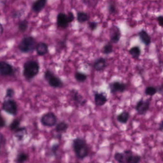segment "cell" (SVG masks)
Masks as SVG:
<instances>
[{
	"mask_svg": "<svg viewBox=\"0 0 163 163\" xmlns=\"http://www.w3.org/2000/svg\"><path fill=\"white\" fill-rule=\"evenodd\" d=\"M39 71L40 65L38 61L30 60L24 64L23 75L26 80H30L38 74Z\"/></svg>",
	"mask_w": 163,
	"mask_h": 163,
	"instance_id": "obj_1",
	"label": "cell"
},
{
	"mask_svg": "<svg viewBox=\"0 0 163 163\" xmlns=\"http://www.w3.org/2000/svg\"><path fill=\"white\" fill-rule=\"evenodd\" d=\"M73 149L77 158L84 159L88 153V146L84 139L76 138L73 141Z\"/></svg>",
	"mask_w": 163,
	"mask_h": 163,
	"instance_id": "obj_2",
	"label": "cell"
},
{
	"mask_svg": "<svg viewBox=\"0 0 163 163\" xmlns=\"http://www.w3.org/2000/svg\"><path fill=\"white\" fill-rule=\"evenodd\" d=\"M37 43L35 38L32 36L25 37L18 45V49L23 53H28L36 49Z\"/></svg>",
	"mask_w": 163,
	"mask_h": 163,
	"instance_id": "obj_3",
	"label": "cell"
},
{
	"mask_svg": "<svg viewBox=\"0 0 163 163\" xmlns=\"http://www.w3.org/2000/svg\"><path fill=\"white\" fill-rule=\"evenodd\" d=\"M44 77L46 80L47 81L49 85L54 88H60L63 86L62 80L60 77L49 69L46 70L44 72Z\"/></svg>",
	"mask_w": 163,
	"mask_h": 163,
	"instance_id": "obj_4",
	"label": "cell"
},
{
	"mask_svg": "<svg viewBox=\"0 0 163 163\" xmlns=\"http://www.w3.org/2000/svg\"><path fill=\"white\" fill-rule=\"evenodd\" d=\"M2 109L9 114L15 115L18 111V106L15 101L12 99H7L3 102Z\"/></svg>",
	"mask_w": 163,
	"mask_h": 163,
	"instance_id": "obj_5",
	"label": "cell"
},
{
	"mask_svg": "<svg viewBox=\"0 0 163 163\" xmlns=\"http://www.w3.org/2000/svg\"><path fill=\"white\" fill-rule=\"evenodd\" d=\"M58 118L55 113L49 112L42 116L41 123L42 125L47 127H53L57 125Z\"/></svg>",
	"mask_w": 163,
	"mask_h": 163,
	"instance_id": "obj_6",
	"label": "cell"
},
{
	"mask_svg": "<svg viewBox=\"0 0 163 163\" xmlns=\"http://www.w3.org/2000/svg\"><path fill=\"white\" fill-rule=\"evenodd\" d=\"M15 69L12 65L5 61L0 62V74L3 77L13 76L15 74Z\"/></svg>",
	"mask_w": 163,
	"mask_h": 163,
	"instance_id": "obj_7",
	"label": "cell"
},
{
	"mask_svg": "<svg viewBox=\"0 0 163 163\" xmlns=\"http://www.w3.org/2000/svg\"><path fill=\"white\" fill-rule=\"evenodd\" d=\"M150 102L148 100H140L136 106V110L139 114L143 115L147 113L149 109Z\"/></svg>",
	"mask_w": 163,
	"mask_h": 163,
	"instance_id": "obj_8",
	"label": "cell"
},
{
	"mask_svg": "<svg viewBox=\"0 0 163 163\" xmlns=\"http://www.w3.org/2000/svg\"><path fill=\"white\" fill-rule=\"evenodd\" d=\"M109 88L111 93L115 94L116 93L123 92L126 89L127 86L125 83L114 82L110 83Z\"/></svg>",
	"mask_w": 163,
	"mask_h": 163,
	"instance_id": "obj_9",
	"label": "cell"
},
{
	"mask_svg": "<svg viewBox=\"0 0 163 163\" xmlns=\"http://www.w3.org/2000/svg\"><path fill=\"white\" fill-rule=\"evenodd\" d=\"M69 24L66 14L61 12L57 15V25L58 28L65 29L68 27Z\"/></svg>",
	"mask_w": 163,
	"mask_h": 163,
	"instance_id": "obj_10",
	"label": "cell"
},
{
	"mask_svg": "<svg viewBox=\"0 0 163 163\" xmlns=\"http://www.w3.org/2000/svg\"><path fill=\"white\" fill-rule=\"evenodd\" d=\"M94 102L97 106H102L107 102L108 99L106 94L103 92L94 93Z\"/></svg>",
	"mask_w": 163,
	"mask_h": 163,
	"instance_id": "obj_11",
	"label": "cell"
},
{
	"mask_svg": "<svg viewBox=\"0 0 163 163\" xmlns=\"http://www.w3.org/2000/svg\"><path fill=\"white\" fill-rule=\"evenodd\" d=\"M9 127L10 130L14 131V133L18 134V136L19 135V134H21L23 132L24 133V131H26L25 128L20 126V121L18 119L14 120L13 122L10 124Z\"/></svg>",
	"mask_w": 163,
	"mask_h": 163,
	"instance_id": "obj_12",
	"label": "cell"
},
{
	"mask_svg": "<svg viewBox=\"0 0 163 163\" xmlns=\"http://www.w3.org/2000/svg\"><path fill=\"white\" fill-rule=\"evenodd\" d=\"M71 97L72 100L77 104L83 106L86 104L87 101L83 99V97L79 93V92L75 90H72L71 91Z\"/></svg>",
	"mask_w": 163,
	"mask_h": 163,
	"instance_id": "obj_13",
	"label": "cell"
},
{
	"mask_svg": "<svg viewBox=\"0 0 163 163\" xmlns=\"http://www.w3.org/2000/svg\"><path fill=\"white\" fill-rule=\"evenodd\" d=\"M93 68L97 71H101L106 68V60L105 58H100L96 60L93 63Z\"/></svg>",
	"mask_w": 163,
	"mask_h": 163,
	"instance_id": "obj_14",
	"label": "cell"
},
{
	"mask_svg": "<svg viewBox=\"0 0 163 163\" xmlns=\"http://www.w3.org/2000/svg\"><path fill=\"white\" fill-rule=\"evenodd\" d=\"M47 3L46 0H38L34 1L32 5V10L35 13H39L44 9Z\"/></svg>",
	"mask_w": 163,
	"mask_h": 163,
	"instance_id": "obj_15",
	"label": "cell"
},
{
	"mask_svg": "<svg viewBox=\"0 0 163 163\" xmlns=\"http://www.w3.org/2000/svg\"><path fill=\"white\" fill-rule=\"evenodd\" d=\"M36 50L38 55L43 56L46 55L49 52V47L46 43L40 42L37 44Z\"/></svg>",
	"mask_w": 163,
	"mask_h": 163,
	"instance_id": "obj_16",
	"label": "cell"
},
{
	"mask_svg": "<svg viewBox=\"0 0 163 163\" xmlns=\"http://www.w3.org/2000/svg\"><path fill=\"white\" fill-rule=\"evenodd\" d=\"M138 36L140 39L143 44L148 46L151 43V38L148 33H147L145 30H142L138 33Z\"/></svg>",
	"mask_w": 163,
	"mask_h": 163,
	"instance_id": "obj_17",
	"label": "cell"
},
{
	"mask_svg": "<svg viewBox=\"0 0 163 163\" xmlns=\"http://www.w3.org/2000/svg\"><path fill=\"white\" fill-rule=\"evenodd\" d=\"M121 33L120 29L118 27L115 26L114 29H113V31L111 36V42L113 44H116L119 42L120 40Z\"/></svg>",
	"mask_w": 163,
	"mask_h": 163,
	"instance_id": "obj_18",
	"label": "cell"
},
{
	"mask_svg": "<svg viewBox=\"0 0 163 163\" xmlns=\"http://www.w3.org/2000/svg\"><path fill=\"white\" fill-rule=\"evenodd\" d=\"M129 118L130 113L126 111L123 112L117 116V120L118 121L122 124H125L127 123Z\"/></svg>",
	"mask_w": 163,
	"mask_h": 163,
	"instance_id": "obj_19",
	"label": "cell"
},
{
	"mask_svg": "<svg viewBox=\"0 0 163 163\" xmlns=\"http://www.w3.org/2000/svg\"><path fill=\"white\" fill-rule=\"evenodd\" d=\"M77 19L79 23H83L88 21L89 19V15L86 12L83 11H79L77 13Z\"/></svg>",
	"mask_w": 163,
	"mask_h": 163,
	"instance_id": "obj_20",
	"label": "cell"
},
{
	"mask_svg": "<svg viewBox=\"0 0 163 163\" xmlns=\"http://www.w3.org/2000/svg\"><path fill=\"white\" fill-rule=\"evenodd\" d=\"M129 53L133 58L137 60L141 55V51L139 47L135 46L130 49Z\"/></svg>",
	"mask_w": 163,
	"mask_h": 163,
	"instance_id": "obj_21",
	"label": "cell"
},
{
	"mask_svg": "<svg viewBox=\"0 0 163 163\" xmlns=\"http://www.w3.org/2000/svg\"><path fill=\"white\" fill-rule=\"evenodd\" d=\"M68 125L64 122H60L55 127V131L58 133H65L68 130Z\"/></svg>",
	"mask_w": 163,
	"mask_h": 163,
	"instance_id": "obj_22",
	"label": "cell"
},
{
	"mask_svg": "<svg viewBox=\"0 0 163 163\" xmlns=\"http://www.w3.org/2000/svg\"><path fill=\"white\" fill-rule=\"evenodd\" d=\"M29 158V156L27 153L25 152H21L18 153L16 159V162L17 163H24L28 160Z\"/></svg>",
	"mask_w": 163,
	"mask_h": 163,
	"instance_id": "obj_23",
	"label": "cell"
},
{
	"mask_svg": "<svg viewBox=\"0 0 163 163\" xmlns=\"http://www.w3.org/2000/svg\"><path fill=\"white\" fill-rule=\"evenodd\" d=\"M74 77L76 80L79 82H84L87 79V75L86 74L79 71L75 72Z\"/></svg>",
	"mask_w": 163,
	"mask_h": 163,
	"instance_id": "obj_24",
	"label": "cell"
},
{
	"mask_svg": "<svg viewBox=\"0 0 163 163\" xmlns=\"http://www.w3.org/2000/svg\"><path fill=\"white\" fill-rule=\"evenodd\" d=\"M123 163H129L133 156V152L130 150H126L123 152Z\"/></svg>",
	"mask_w": 163,
	"mask_h": 163,
	"instance_id": "obj_25",
	"label": "cell"
},
{
	"mask_svg": "<svg viewBox=\"0 0 163 163\" xmlns=\"http://www.w3.org/2000/svg\"><path fill=\"white\" fill-rule=\"evenodd\" d=\"M28 27V21L25 20H22L19 22L18 25V29L19 32L24 33L25 32Z\"/></svg>",
	"mask_w": 163,
	"mask_h": 163,
	"instance_id": "obj_26",
	"label": "cell"
},
{
	"mask_svg": "<svg viewBox=\"0 0 163 163\" xmlns=\"http://www.w3.org/2000/svg\"><path fill=\"white\" fill-rule=\"evenodd\" d=\"M113 51V47L112 45L110 43H107L104 46L102 49V52L104 54L109 55Z\"/></svg>",
	"mask_w": 163,
	"mask_h": 163,
	"instance_id": "obj_27",
	"label": "cell"
},
{
	"mask_svg": "<svg viewBox=\"0 0 163 163\" xmlns=\"http://www.w3.org/2000/svg\"><path fill=\"white\" fill-rule=\"evenodd\" d=\"M158 92V90L153 86H148L145 90V94L147 95L153 96Z\"/></svg>",
	"mask_w": 163,
	"mask_h": 163,
	"instance_id": "obj_28",
	"label": "cell"
},
{
	"mask_svg": "<svg viewBox=\"0 0 163 163\" xmlns=\"http://www.w3.org/2000/svg\"><path fill=\"white\" fill-rule=\"evenodd\" d=\"M15 95V91L13 88H8L6 90L5 98L7 99H12Z\"/></svg>",
	"mask_w": 163,
	"mask_h": 163,
	"instance_id": "obj_29",
	"label": "cell"
},
{
	"mask_svg": "<svg viewBox=\"0 0 163 163\" xmlns=\"http://www.w3.org/2000/svg\"><path fill=\"white\" fill-rule=\"evenodd\" d=\"M115 160L119 163H123V153L117 152L114 156Z\"/></svg>",
	"mask_w": 163,
	"mask_h": 163,
	"instance_id": "obj_30",
	"label": "cell"
},
{
	"mask_svg": "<svg viewBox=\"0 0 163 163\" xmlns=\"http://www.w3.org/2000/svg\"><path fill=\"white\" fill-rule=\"evenodd\" d=\"M108 11L111 14H113L116 12V7L115 4L113 3H110L108 4Z\"/></svg>",
	"mask_w": 163,
	"mask_h": 163,
	"instance_id": "obj_31",
	"label": "cell"
},
{
	"mask_svg": "<svg viewBox=\"0 0 163 163\" xmlns=\"http://www.w3.org/2000/svg\"><path fill=\"white\" fill-rule=\"evenodd\" d=\"M141 160V157L138 155H133L129 163H140Z\"/></svg>",
	"mask_w": 163,
	"mask_h": 163,
	"instance_id": "obj_32",
	"label": "cell"
},
{
	"mask_svg": "<svg viewBox=\"0 0 163 163\" xmlns=\"http://www.w3.org/2000/svg\"><path fill=\"white\" fill-rule=\"evenodd\" d=\"M98 26V23L96 22H90L88 23V27L91 31L95 30Z\"/></svg>",
	"mask_w": 163,
	"mask_h": 163,
	"instance_id": "obj_33",
	"label": "cell"
},
{
	"mask_svg": "<svg viewBox=\"0 0 163 163\" xmlns=\"http://www.w3.org/2000/svg\"><path fill=\"white\" fill-rule=\"evenodd\" d=\"M66 14H67V17H68V20L69 23H71L73 21H74V20L75 19V16L74 15L73 13L71 12H68Z\"/></svg>",
	"mask_w": 163,
	"mask_h": 163,
	"instance_id": "obj_34",
	"label": "cell"
},
{
	"mask_svg": "<svg viewBox=\"0 0 163 163\" xmlns=\"http://www.w3.org/2000/svg\"><path fill=\"white\" fill-rule=\"evenodd\" d=\"M59 148V145L58 144H55L51 147V152L54 155H57V152Z\"/></svg>",
	"mask_w": 163,
	"mask_h": 163,
	"instance_id": "obj_35",
	"label": "cell"
},
{
	"mask_svg": "<svg viewBox=\"0 0 163 163\" xmlns=\"http://www.w3.org/2000/svg\"><path fill=\"white\" fill-rule=\"evenodd\" d=\"M157 20H158V25L160 26L163 27V15H160L157 18Z\"/></svg>",
	"mask_w": 163,
	"mask_h": 163,
	"instance_id": "obj_36",
	"label": "cell"
},
{
	"mask_svg": "<svg viewBox=\"0 0 163 163\" xmlns=\"http://www.w3.org/2000/svg\"><path fill=\"white\" fill-rule=\"evenodd\" d=\"M21 14L20 12L19 11H15L13 12L12 15V16L14 18H17L21 16Z\"/></svg>",
	"mask_w": 163,
	"mask_h": 163,
	"instance_id": "obj_37",
	"label": "cell"
},
{
	"mask_svg": "<svg viewBox=\"0 0 163 163\" xmlns=\"http://www.w3.org/2000/svg\"><path fill=\"white\" fill-rule=\"evenodd\" d=\"M159 129L160 131H163V120L159 124Z\"/></svg>",
	"mask_w": 163,
	"mask_h": 163,
	"instance_id": "obj_38",
	"label": "cell"
},
{
	"mask_svg": "<svg viewBox=\"0 0 163 163\" xmlns=\"http://www.w3.org/2000/svg\"><path fill=\"white\" fill-rule=\"evenodd\" d=\"M5 125V121L3 117H1V128L4 127Z\"/></svg>",
	"mask_w": 163,
	"mask_h": 163,
	"instance_id": "obj_39",
	"label": "cell"
},
{
	"mask_svg": "<svg viewBox=\"0 0 163 163\" xmlns=\"http://www.w3.org/2000/svg\"><path fill=\"white\" fill-rule=\"evenodd\" d=\"M158 91L159 93L163 92V84L161 85L159 88H158Z\"/></svg>",
	"mask_w": 163,
	"mask_h": 163,
	"instance_id": "obj_40",
	"label": "cell"
},
{
	"mask_svg": "<svg viewBox=\"0 0 163 163\" xmlns=\"http://www.w3.org/2000/svg\"><path fill=\"white\" fill-rule=\"evenodd\" d=\"M1 35H2V34H3V30H4V29H3V25H1Z\"/></svg>",
	"mask_w": 163,
	"mask_h": 163,
	"instance_id": "obj_41",
	"label": "cell"
}]
</instances>
